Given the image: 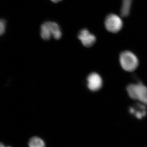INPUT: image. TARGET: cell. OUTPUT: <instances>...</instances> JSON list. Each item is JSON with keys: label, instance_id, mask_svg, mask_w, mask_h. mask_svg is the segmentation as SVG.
Segmentation results:
<instances>
[{"label": "cell", "instance_id": "10", "mask_svg": "<svg viewBox=\"0 0 147 147\" xmlns=\"http://www.w3.org/2000/svg\"><path fill=\"white\" fill-rule=\"evenodd\" d=\"M6 22L3 19H1L0 22V34L2 35L4 33L5 30Z\"/></svg>", "mask_w": 147, "mask_h": 147}, {"label": "cell", "instance_id": "2", "mask_svg": "<svg viewBox=\"0 0 147 147\" xmlns=\"http://www.w3.org/2000/svg\"><path fill=\"white\" fill-rule=\"evenodd\" d=\"M40 36L44 40H49L52 36L55 39L59 40L61 37L62 32L59 26L57 23L46 21L40 27Z\"/></svg>", "mask_w": 147, "mask_h": 147}, {"label": "cell", "instance_id": "1", "mask_svg": "<svg viewBox=\"0 0 147 147\" xmlns=\"http://www.w3.org/2000/svg\"><path fill=\"white\" fill-rule=\"evenodd\" d=\"M129 96L133 100H137L147 107V87L141 82L130 84L127 87Z\"/></svg>", "mask_w": 147, "mask_h": 147}, {"label": "cell", "instance_id": "8", "mask_svg": "<svg viewBox=\"0 0 147 147\" xmlns=\"http://www.w3.org/2000/svg\"><path fill=\"white\" fill-rule=\"evenodd\" d=\"M132 0H122L121 14L123 17H126L130 13Z\"/></svg>", "mask_w": 147, "mask_h": 147}, {"label": "cell", "instance_id": "5", "mask_svg": "<svg viewBox=\"0 0 147 147\" xmlns=\"http://www.w3.org/2000/svg\"><path fill=\"white\" fill-rule=\"evenodd\" d=\"M87 82L88 88L92 91H97L102 88V78L98 74L95 72L90 74L89 75L87 78Z\"/></svg>", "mask_w": 147, "mask_h": 147}, {"label": "cell", "instance_id": "12", "mask_svg": "<svg viewBox=\"0 0 147 147\" xmlns=\"http://www.w3.org/2000/svg\"><path fill=\"white\" fill-rule=\"evenodd\" d=\"M0 147H11L9 146H5L4 144L3 143H1V145H0Z\"/></svg>", "mask_w": 147, "mask_h": 147}, {"label": "cell", "instance_id": "9", "mask_svg": "<svg viewBox=\"0 0 147 147\" xmlns=\"http://www.w3.org/2000/svg\"><path fill=\"white\" fill-rule=\"evenodd\" d=\"M29 147H46L45 142L38 137H32L28 143Z\"/></svg>", "mask_w": 147, "mask_h": 147}, {"label": "cell", "instance_id": "7", "mask_svg": "<svg viewBox=\"0 0 147 147\" xmlns=\"http://www.w3.org/2000/svg\"><path fill=\"white\" fill-rule=\"evenodd\" d=\"M78 38L83 45L86 47H90L94 44L96 40L95 36L86 29H82L78 34Z\"/></svg>", "mask_w": 147, "mask_h": 147}, {"label": "cell", "instance_id": "3", "mask_svg": "<svg viewBox=\"0 0 147 147\" xmlns=\"http://www.w3.org/2000/svg\"><path fill=\"white\" fill-rule=\"evenodd\" d=\"M119 61L124 70L129 72L134 71L139 65L138 58L134 53L129 51H123L121 53Z\"/></svg>", "mask_w": 147, "mask_h": 147}, {"label": "cell", "instance_id": "4", "mask_svg": "<svg viewBox=\"0 0 147 147\" xmlns=\"http://www.w3.org/2000/svg\"><path fill=\"white\" fill-rule=\"evenodd\" d=\"M104 24L106 30L113 33L118 32L123 26L121 18L115 13L108 14L105 18Z\"/></svg>", "mask_w": 147, "mask_h": 147}, {"label": "cell", "instance_id": "6", "mask_svg": "<svg viewBox=\"0 0 147 147\" xmlns=\"http://www.w3.org/2000/svg\"><path fill=\"white\" fill-rule=\"evenodd\" d=\"M147 106L141 102L135 103L129 108V112L138 119H142L147 114Z\"/></svg>", "mask_w": 147, "mask_h": 147}, {"label": "cell", "instance_id": "11", "mask_svg": "<svg viewBox=\"0 0 147 147\" xmlns=\"http://www.w3.org/2000/svg\"><path fill=\"white\" fill-rule=\"evenodd\" d=\"M51 1L53 3H57L61 1H62V0H51Z\"/></svg>", "mask_w": 147, "mask_h": 147}]
</instances>
